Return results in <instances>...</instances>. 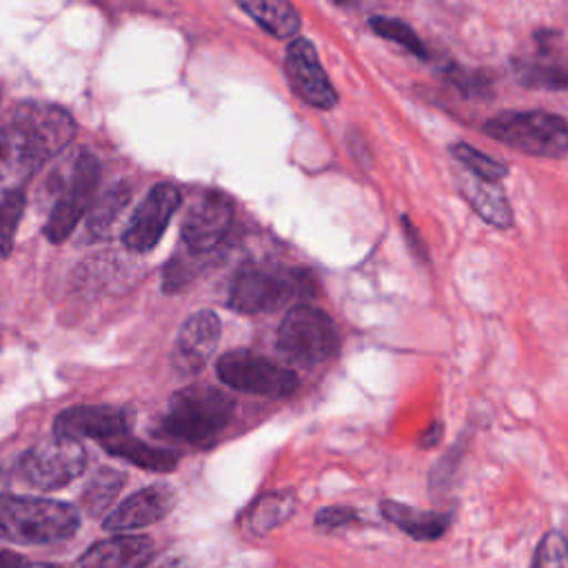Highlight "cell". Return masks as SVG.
<instances>
[{
  "label": "cell",
  "instance_id": "obj_1",
  "mask_svg": "<svg viewBox=\"0 0 568 568\" xmlns=\"http://www.w3.org/2000/svg\"><path fill=\"white\" fill-rule=\"evenodd\" d=\"M80 513L64 501L0 495V539L22 546H44L71 537Z\"/></svg>",
  "mask_w": 568,
  "mask_h": 568
},
{
  "label": "cell",
  "instance_id": "obj_2",
  "mask_svg": "<svg viewBox=\"0 0 568 568\" xmlns=\"http://www.w3.org/2000/svg\"><path fill=\"white\" fill-rule=\"evenodd\" d=\"M235 402L224 390L209 384H193L169 399L162 430L189 444H204L217 437L231 422Z\"/></svg>",
  "mask_w": 568,
  "mask_h": 568
},
{
  "label": "cell",
  "instance_id": "obj_3",
  "mask_svg": "<svg viewBox=\"0 0 568 568\" xmlns=\"http://www.w3.org/2000/svg\"><path fill=\"white\" fill-rule=\"evenodd\" d=\"M315 293L313 275L304 268L246 266L231 284L229 306L237 313H268L286 302L308 300Z\"/></svg>",
  "mask_w": 568,
  "mask_h": 568
},
{
  "label": "cell",
  "instance_id": "obj_4",
  "mask_svg": "<svg viewBox=\"0 0 568 568\" xmlns=\"http://www.w3.org/2000/svg\"><path fill=\"white\" fill-rule=\"evenodd\" d=\"M484 131L510 149L535 158L568 155V122L546 111H504L490 118Z\"/></svg>",
  "mask_w": 568,
  "mask_h": 568
},
{
  "label": "cell",
  "instance_id": "obj_5",
  "mask_svg": "<svg viewBox=\"0 0 568 568\" xmlns=\"http://www.w3.org/2000/svg\"><path fill=\"white\" fill-rule=\"evenodd\" d=\"M277 348L288 362L313 366L337 353L339 335L328 313L311 304H297L280 322Z\"/></svg>",
  "mask_w": 568,
  "mask_h": 568
},
{
  "label": "cell",
  "instance_id": "obj_6",
  "mask_svg": "<svg viewBox=\"0 0 568 568\" xmlns=\"http://www.w3.org/2000/svg\"><path fill=\"white\" fill-rule=\"evenodd\" d=\"M87 453L78 439L51 435L31 446L18 466L20 477L40 490H58L82 475Z\"/></svg>",
  "mask_w": 568,
  "mask_h": 568
},
{
  "label": "cell",
  "instance_id": "obj_7",
  "mask_svg": "<svg viewBox=\"0 0 568 568\" xmlns=\"http://www.w3.org/2000/svg\"><path fill=\"white\" fill-rule=\"evenodd\" d=\"M217 377L244 393L286 397L297 388V375L246 348H235L217 359Z\"/></svg>",
  "mask_w": 568,
  "mask_h": 568
},
{
  "label": "cell",
  "instance_id": "obj_8",
  "mask_svg": "<svg viewBox=\"0 0 568 568\" xmlns=\"http://www.w3.org/2000/svg\"><path fill=\"white\" fill-rule=\"evenodd\" d=\"M100 182V164L89 153H78L69 166V178L64 180L55 204L44 224V235L49 242H62L71 235L80 217L89 211Z\"/></svg>",
  "mask_w": 568,
  "mask_h": 568
},
{
  "label": "cell",
  "instance_id": "obj_9",
  "mask_svg": "<svg viewBox=\"0 0 568 568\" xmlns=\"http://www.w3.org/2000/svg\"><path fill=\"white\" fill-rule=\"evenodd\" d=\"M180 202L182 195L173 184H155L129 217L122 233L124 246L135 253L151 251L166 231Z\"/></svg>",
  "mask_w": 568,
  "mask_h": 568
},
{
  "label": "cell",
  "instance_id": "obj_10",
  "mask_svg": "<svg viewBox=\"0 0 568 568\" xmlns=\"http://www.w3.org/2000/svg\"><path fill=\"white\" fill-rule=\"evenodd\" d=\"M233 222V204L220 193L200 195L182 220V242L191 253L206 255L226 237Z\"/></svg>",
  "mask_w": 568,
  "mask_h": 568
},
{
  "label": "cell",
  "instance_id": "obj_11",
  "mask_svg": "<svg viewBox=\"0 0 568 568\" xmlns=\"http://www.w3.org/2000/svg\"><path fill=\"white\" fill-rule=\"evenodd\" d=\"M284 71L293 91L311 106L333 109L337 93L324 73L315 47L306 38H293L284 55Z\"/></svg>",
  "mask_w": 568,
  "mask_h": 568
},
{
  "label": "cell",
  "instance_id": "obj_12",
  "mask_svg": "<svg viewBox=\"0 0 568 568\" xmlns=\"http://www.w3.org/2000/svg\"><path fill=\"white\" fill-rule=\"evenodd\" d=\"M13 124L31 138L44 162L58 155L75 135L73 118L55 104L24 102L16 109Z\"/></svg>",
  "mask_w": 568,
  "mask_h": 568
},
{
  "label": "cell",
  "instance_id": "obj_13",
  "mask_svg": "<svg viewBox=\"0 0 568 568\" xmlns=\"http://www.w3.org/2000/svg\"><path fill=\"white\" fill-rule=\"evenodd\" d=\"M220 342V317L213 311L193 313L178 331L171 364L175 373L189 377L200 373Z\"/></svg>",
  "mask_w": 568,
  "mask_h": 568
},
{
  "label": "cell",
  "instance_id": "obj_14",
  "mask_svg": "<svg viewBox=\"0 0 568 568\" xmlns=\"http://www.w3.org/2000/svg\"><path fill=\"white\" fill-rule=\"evenodd\" d=\"M129 433V415L113 406H71L53 422V435L80 439L93 437L102 444Z\"/></svg>",
  "mask_w": 568,
  "mask_h": 568
},
{
  "label": "cell",
  "instance_id": "obj_15",
  "mask_svg": "<svg viewBox=\"0 0 568 568\" xmlns=\"http://www.w3.org/2000/svg\"><path fill=\"white\" fill-rule=\"evenodd\" d=\"M173 506H175V490L166 484H153L129 495L120 506H115L104 517V528L111 532H129V530L146 528L164 519Z\"/></svg>",
  "mask_w": 568,
  "mask_h": 568
},
{
  "label": "cell",
  "instance_id": "obj_16",
  "mask_svg": "<svg viewBox=\"0 0 568 568\" xmlns=\"http://www.w3.org/2000/svg\"><path fill=\"white\" fill-rule=\"evenodd\" d=\"M44 164L40 151L31 138L18 126H0V195L22 191L20 186L31 178L36 169Z\"/></svg>",
  "mask_w": 568,
  "mask_h": 568
},
{
  "label": "cell",
  "instance_id": "obj_17",
  "mask_svg": "<svg viewBox=\"0 0 568 568\" xmlns=\"http://www.w3.org/2000/svg\"><path fill=\"white\" fill-rule=\"evenodd\" d=\"M151 555L153 544L149 537L120 535L93 544L71 568H144Z\"/></svg>",
  "mask_w": 568,
  "mask_h": 568
},
{
  "label": "cell",
  "instance_id": "obj_18",
  "mask_svg": "<svg viewBox=\"0 0 568 568\" xmlns=\"http://www.w3.org/2000/svg\"><path fill=\"white\" fill-rule=\"evenodd\" d=\"M382 515L393 521L397 528H402L406 535L415 539H437L444 535V530L450 524V517L444 513H430V510H415L399 501H382L379 504Z\"/></svg>",
  "mask_w": 568,
  "mask_h": 568
},
{
  "label": "cell",
  "instance_id": "obj_19",
  "mask_svg": "<svg viewBox=\"0 0 568 568\" xmlns=\"http://www.w3.org/2000/svg\"><path fill=\"white\" fill-rule=\"evenodd\" d=\"M131 200V186L126 182H118L109 186L95 202L89 206V215L84 222V233L89 242L104 240L111 233V226L120 217L122 209Z\"/></svg>",
  "mask_w": 568,
  "mask_h": 568
},
{
  "label": "cell",
  "instance_id": "obj_20",
  "mask_svg": "<svg viewBox=\"0 0 568 568\" xmlns=\"http://www.w3.org/2000/svg\"><path fill=\"white\" fill-rule=\"evenodd\" d=\"M240 7L271 36L275 38H293L300 31V13L293 4L282 0H255L240 2Z\"/></svg>",
  "mask_w": 568,
  "mask_h": 568
},
{
  "label": "cell",
  "instance_id": "obj_21",
  "mask_svg": "<svg viewBox=\"0 0 568 568\" xmlns=\"http://www.w3.org/2000/svg\"><path fill=\"white\" fill-rule=\"evenodd\" d=\"M111 455L122 457L135 466H142L146 470H155V473H169L178 466V455L164 448H155L149 444H142L129 435L109 439L102 444Z\"/></svg>",
  "mask_w": 568,
  "mask_h": 568
},
{
  "label": "cell",
  "instance_id": "obj_22",
  "mask_svg": "<svg viewBox=\"0 0 568 568\" xmlns=\"http://www.w3.org/2000/svg\"><path fill=\"white\" fill-rule=\"evenodd\" d=\"M466 197L473 204V209L479 213V217L486 220L488 224L497 229H508L513 224L510 204L499 184L481 182L475 178L466 186Z\"/></svg>",
  "mask_w": 568,
  "mask_h": 568
},
{
  "label": "cell",
  "instance_id": "obj_23",
  "mask_svg": "<svg viewBox=\"0 0 568 568\" xmlns=\"http://www.w3.org/2000/svg\"><path fill=\"white\" fill-rule=\"evenodd\" d=\"M126 481V475L122 470H115V468H100L91 479L89 484L84 486L82 490V497H80V504L82 508L98 517V515H104L106 508L113 504V499L118 497V493L122 490Z\"/></svg>",
  "mask_w": 568,
  "mask_h": 568
},
{
  "label": "cell",
  "instance_id": "obj_24",
  "mask_svg": "<svg viewBox=\"0 0 568 568\" xmlns=\"http://www.w3.org/2000/svg\"><path fill=\"white\" fill-rule=\"evenodd\" d=\"M295 508V497L291 493H271L264 495L251 513V526L255 532H266L275 526H280L282 521H286L291 517Z\"/></svg>",
  "mask_w": 568,
  "mask_h": 568
},
{
  "label": "cell",
  "instance_id": "obj_25",
  "mask_svg": "<svg viewBox=\"0 0 568 568\" xmlns=\"http://www.w3.org/2000/svg\"><path fill=\"white\" fill-rule=\"evenodd\" d=\"M450 153L455 155V160H459L477 180L481 182H493L499 184V180L508 173V166L488 158L486 153L477 151L475 146L466 144V142H455L450 144Z\"/></svg>",
  "mask_w": 568,
  "mask_h": 568
},
{
  "label": "cell",
  "instance_id": "obj_26",
  "mask_svg": "<svg viewBox=\"0 0 568 568\" xmlns=\"http://www.w3.org/2000/svg\"><path fill=\"white\" fill-rule=\"evenodd\" d=\"M517 80L526 87H535V89H566L568 87V71L555 64H546V62H528L521 60L517 64Z\"/></svg>",
  "mask_w": 568,
  "mask_h": 568
},
{
  "label": "cell",
  "instance_id": "obj_27",
  "mask_svg": "<svg viewBox=\"0 0 568 568\" xmlns=\"http://www.w3.org/2000/svg\"><path fill=\"white\" fill-rule=\"evenodd\" d=\"M368 24L377 36L402 44L404 49H408L410 53H415L419 58H426V47L422 44L419 36L410 29V24H406L404 20L390 18V16H373L368 20Z\"/></svg>",
  "mask_w": 568,
  "mask_h": 568
},
{
  "label": "cell",
  "instance_id": "obj_28",
  "mask_svg": "<svg viewBox=\"0 0 568 568\" xmlns=\"http://www.w3.org/2000/svg\"><path fill=\"white\" fill-rule=\"evenodd\" d=\"M22 213H24L22 191H13L0 200V255H7L11 251Z\"/></svg>",
  "mask_w": 568,
  "mask_h": 568
},
{
  "label": "cell",
  "instance_id": "obj_29",
  "mask_svg": "<svg viewBox=\"0 0 568 568\" xmlns=\"http://www.w3.org/2000/svg\"><path fill=\"white\" fill-rule=\"evenodd\" d=\"M532 568H568V546L559 532H548L539 541Z\"/></svg>",
  "mask_w": 568,
  "mask_h": 568
},
{
  "label": "cell",
  "instance_id": "obj_30",
  "mask_svg": "<svg viewBox=\"0 0 568 568\" xmlns=\"http://www.w3.org/2000/svg\"><path fill=\"white\" fill-rule=\"evenodd\" d=\"M202 260H204V255L191 253V251H189V257L171 260L166 264V271H164V288L175 291V288L184 286L189 280H193L195 273L200 271V266L204 264Z\"/></svg>",
  "mask_w": 568,
  "mask_h": 568
},
{
  "label": "cell",
  "instance_id": "obj_31",
  "mask_svg": "<svg viewBox=\"0 0 568 568\" xmlns=\"http://www.w3.org/2000/svg\"><path fill=\"white\" fill-rule=\"evenodd\" d=\"M446 75L466 98H488L490 93V78L481 71H466L459 67H450Z\"/></svg>",
  "mask_w": 568,
  "mask_h": 568
},
{
  "label": "cell",
  "instance_id": "obj_32",
  "mask_svg": "<svg viewBox=\"0 0 568 568\" xmlns=\"http://www.w3.org/2000/svg\"><path fill=\"white\" fill-rule=\"evenodd\" d=\"M355 519H357V513L346 506H328L315 515V524L320 528H339V526L353 524Z\"/></svg>",
  "mask_w": 568,
  "mask_h": 568
},
{
  "label": "cell",
  "instance_id": "obj_33",
  "mask_svg": "<svg viewBox=\"0 0 568 568\" xmlns=\"http://www.w3.org/2000/svg\"><path fill=\"white\" fill-rule=\"evenodd\" d=\"M402 226H404V235H406V240H408V244H410L413 253H415L417 257H422V260H428V255H426V246H424V242H422V237H419L417 229L410 224V217H408V215H404V217H402Z\"/></svg>",
  "mask_w": 568,
  "mask_h": 568
},
{
  "label": "cell",
  "instance_id": "obj_34",
  "mask_svg": "<svg viewBox=\"0 0 568 568\" xmlns=\"http://www.w3.org/2000/svg\"><path fill=\"white\" fill-rule=\"evenodd\" d=\"M22 566H24V559L18 552L0 548V568H22Z\"/></svg>",
  "mask_w": 568,
  "mask_h": 568
},
{
  "label": "cell",
  "instance_id": "obj_35",
  "mask_svg": "<svg viewBox=\"0 0 568 568\" xmlns=\"http://www.w3.org/2000/svg\"><path fill=\"white\" fill-rule=\"evenodd\" d=\"M153 568H189V564L184 557H169V559L155 564Z\"/></svg>",
  "mask_w": 568,
  "mask_h": 568
},
{
  "label": "cell",
  "instance_id": "obj_36",
  "mask_svg": "<svg viewBox=\"0 0 568 568\" xmlns=\"http://www.w3.org/2000/svg\"><path fill=\"white\" fill-rule=\"evenodd\" d=\"M439 430H442L439 426H437V428L433 426V428H430V433H428V439H424V442H422V446H430L433 442H437V439H439Z\"/></svg>",
  "mask_w": 568,
  "mask_h": 568
},
{
  "label": "cell",
  "instance_id": "obj_37",
  "mask_svg": "<svg viewBox=\"0 0 568 568\" xmlns=\"http://www.w3.org/2000/svg\"><path fill=\"white\" fill-rule=\"evenodd\" d=\"M564 537V541H566V546H568V524H566V535H561Z\"/></svg>",
  "mask_w": 568,
  "mask_h": 568
},
{
  "label": "cell",
  "instance_id": "obj_38",
  "mask_svg": "<svg viewBox=\"0 0 568 568\" xmlns=\"http://www.w3.org/2000/svg\"><path fill=\"white\" fill-rule=\"evenodd\" d=\"M22 568H51V566H22Z\"/></svg>",
  "mask_w": 568,
  "mask_h": 568
}]
</instances>
